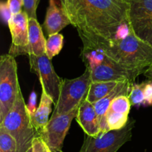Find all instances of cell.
Segmentation results:
<instances>
[{"instance_id":"obj_1","label":"cell","mask_w":152,"mask_h":152,"mask_svg":"<svg viewBox=\"0 0 152 152\" xmlns=\"http://www.w3.org/2000/svg\"><path fill=\"white\" fill-rule=\"evenodd\" d=\"M77 31L114 39L129 22V0H59Z\"/></svg>"},{"instance_id":"obj_2","label":"cell","mask_w":152,"mask_h":152,"mask_svg":"<svg viewBox=\"0 0 152 152\" xmlns=\"http://www.w3.org/2000/svg\"><path fill=\"white\" fill-rule=\"evenodd\" d=\"M77 31L84 47L96 49L121 65L146 69L152 64V46L136 37L132 28L126 36L114 39Z\"/></svg>"},{"instance_id":"obj_3","label":"cell","mask_w":152,"mask_h":152,"mask_svg":"<svg viewBox=\"0 0 152 152\" xmlns=\"http://www.w3.org/2000/svg\"><path fill=\"white\" fill-rule=\"evenodd\" d=\"M0 125L15 139L17 145L16 152H26L32 147L33 140L37 133L31 122L21 89L14 105Z\"/></svg>"},{"instance_id":"obj_4","label":"cell","mask_w":152,"mask_h":152,"mask_svg":"<svg viewBox=\"0 0 152 152\" xmlns=\"http://www.w3.org/2000/svg\"><path fill=\"white\" fill-rule=\"evenodd\" d=\"M91 82L90 71L87 69L80 77L62 80L59 99L55 104L51 118L66 114L80 107L86 100Z\"/></svg>"},{"instance_id":"obj_5","label":"cell","mask_w":152,"mask_h":152,"mask_svg":"<svg viewBox=\"0 0 152 152\" xmlns=\"http://www.w3.org/2000/svg\"><path fill=\"white\" fill-rule=\"evenodd\" d=\"M20 86L17 64L14 57L9 54L0 58V124L13 107Z\"/></svg>"},{"instance_id":"obj_6","label":"cell","mask_w":152,"mask_h":152,"mask_svg":"<svg viewBox=\"0 0 152 152\" xmlns=\"http://www.w3.org/2000/svg\"><path fill=\"white\" fill-rule=\"evenodd\" d=\"M135 121L129 119L120 130L101 132L96 137L87 135L80 152H117L125 143L132 139Z\"/></svg>"},{"instance_id":"obj_7","label":"cell","mask_w":152,"mask_h":152,"mask_svg":"<svg viewBox=\"0 0 152 152\" xmlns=\"http://www.w3.org/2000/svg\"><path fill=\"white\" fill-rule=\"evenodd\" d=\"M129 22L135 36L152 46V0H129Z\"/></svg>"},{"instance_id":"obj_8","label":"cell","mask_w":152,"mask_h":152,"mask_svg":"<svg viewBox=\"0 0 152 152\" xmlns=\"http://www.w3.org/2000/svg\"><path fill=\"white\" fill-rule=\"evenodd\" d=\"M88 70L90 71L92 82L129 80L131 83H134L135 79L140 75L144 74L145 71V69L125 66L112 61L105 55L100 63Z\"/></svg>"},{"instance_id":"obj_9","label":"cell","mask_w":152,"mask_h":152,"mask_svg":"<svg viewBox=\"0 0 152 152\" xmlns=\"http://www.w3.org/2000/svg\"><path fill=\"white\" fill-rule=\"evenodd\" d=\"M29 63L31 72L38 75L40 83L44 85L55 105L59 99L62 80L55 72L50 60L46 54L39 56L29 55Z\"/></svg>"},{"instance_id":"obj_10","label":"cell","mask_w":152,"mask_h":152,"mask_svg":"<svg viewBox=\"0 0 152 152\" xmlns=\"http://www.w3.org/2000/svg\"><path fill=\"white\" fill-rule=\"evenodd\" d=\"M78 109L79 107L66 114L54 118L50 117L47 125L39 134L53 152L62 151L64 139L69 130L71 122L77 116Z\"/></svg>"},{"instance_id":"obj_11","label":"cell","mask_w":152,"mask_h":152,"mask_svg":"<svg viewBox=\"0 0 152 152\" xmlns=\"http://www.w3.org/2000/svg\"><path fill=\"white\" fill-rule=\"evenodd\" d=\"M28 22L29 17L22 10L17 14L12 15L7 23L12 39L8 54L14 58L29 54Z\"/></svg>"},{"instance_id":"obj_12","label":"cell","mask_w":152,"mask_h":152,"mask_svg":"<svg viewBox=\"0 0 152 152\" xmlns=\"http://www.w3.org/2000/svg\"><path fill=\"white\" fill-rule=\"evenodd\" d=\"M131 107L129 95H118L111 101L105 117L108 131L120 130L126 126L129 120Z\"/></svg>"},{"instance_id":"obj_13","label":"cell","mask_w":152,"mask_h":152,"mask_svg":"<svg viewBox=\"0 0 152 152\" xmlns=\"http://www.w3.org/2000/svg\"><path fill=\"white\" fill-rule=\"evenodd\" d=\"M71 24L60 1L49 0V5L46 12L43 28L48 35L59 33L61 30Z\"/></svg>"},{"instance_id":"obj_14","label":"cell","mask_w":152,"mask_h":152,"mask_svg":"<svg viewBox=\"0 0 152 152\" xmlns=\"http://www.w3.org/2000/svg\"><path fill=\"white\" fill-rule=\"evenodd\" d=\"M75 119L86 135L96 137L101 133L100 123L96 110L93 104L86 99L79 107Z\"/></svg>"},{"instance_id":"obj_15","label":"cell","mask_w":152,"mask_h":152,"mask_svg":"<svg viewBox=\"0 0 152 152\" xmlns=\"http://www.w3.org/2000/svg\"><path fill=\"white\" fill-rule=\"evenodd\" d=\"M131 85L132 83L129 80H124L120 81L117 87L114 89L111 92H110L108 95L104 97L102 99L99 100L96 102L94 103L93 105L96 110V113L99 117V123H100L101 132H108L107 129L106 122H105V114H106L108 109L111 104V101L114 99L117 96L120 95H129L130 92Z\"/></svg>"},{"instance_id":"obj_16","label":"cell","mask_w":152,"mask_h":152,"mask_svg":"<svg viewBox=\"0 0 152 152\" xmlns=\"http://www.w3.org/2000/svg\"><path fill=\"white\" fill-rule=\"evenodd\" d=\"M42 86V95L40 99L39 105L36 110L35 113L31 116V122L37 133V135L39 134L42 130L45 127L48 121L49 115L51 113L52 104H54L53 99L47 93L45 86L42 83H40Z\"/></svg>"},{"instance_id":"obj_17","label":"cell","mask_w":152,"mask_h":152,"mask_svg":"<svg viewBox=\"0 0 152 152\" xmlns=\"http://www.w3.org/2000/svg\"><path fill=\"white\" fill-rule=\"evenodd\" d=\"M29 55H39L45 54L46 40L45 39L41 25L37 19L29 18L28 22Z\"/></svg>"},{"instance_id":"obj_18","label":"cell","mask_w":152,"mask_h":152,"mask_svg":"<svg viewBox=\"0 0 152 152\" xmlns=\"http://www.w3.org/2000/svg\"><path fill=\"white\" fill-rule=\"evenodd\" d=\"M120 82L114 80L91 82L86 99L91 104L96 102L112 92Z\"/></svg>"},{"instance_id":"obj_19","label":"cell","mask_w":152,"mask_h":152,"mask_svg":"<svg viewBox=\"0 0 152 152\" xmlns=\"http://www.w3.org/2000/svg\"><path fill=\"white\" fill-rule=\"evenodd\" d=\"M64 37L59 33L49 35L46 40L45 54L50 60L61 52L63 46Z\"/></svg>"},{"instance_id":"obj_20","label":"cell","mask_w":152,"mask_h":152,"mask_svg":"<svg viewBox=\"0 0 152 152\" xmlns=\"http://www.w3.org/2000/svg\"><path fill=\"white\" fill-rule=\"evenodd\" d=\"M16 150L17 145L15 139L0 125V152H16Z\"/></svg>"},{"instance_id":"obj_21","label":"cell","mask_w":152,"mask_h":152,"mask_svg":"<svg viewBox=\"0 0 152 152\" xmlns=\"http://www.w3.org/2000/svg\"><path fill=\"white\" fill-rule=\"evenodd\" d=\"M129 98L132 106L140 107L144 104V83H133L131 85Z\"/></svg>"},{"instance_id":"obj_22","label":"cell","mask_w":152,"mask_h":152,"mask_svg":"<svg viewBox=\"0 0 152 152\" xmlns=\"http://www.w3.org/2000/svg\"><path fill=\"white\" fill-rule=\"evenodd\" d=\"M40 0H23L24 11L29 18L37 19V10Z\"/></svg>"},{"instance_id":"obj_23","label":"cell","mask_w":152,"mask_h":152,"mask_svg":"<svg viewBox=\"0 0 152 152\" xmlns=\"http://www.w3.org/2000/svg\"><path fill=\"white\" fill-rule=\"evenodd\" d=\"M33 152H53L39 135L36 136L32 142Z\"/></svg>"},{"instance_id":"obj_24","label":"cell","mask_w":152,"mask_h":152,"mask_svg":"<svg viewBox=\"0 0 152 152\" xmlns=\"http://www.w3.org/2000/svg\"><path fill=\"white\" fill-rule=\"evenodd\" d=\"M143 106H152V80L144 81Z\"/></svg>"},{"instance_id":"obj_25","label":"cell","mask_w":152,"mask_h":152,"mask_svg":"<svg viewBox=\"0 0 152 152\" xmlns=\"http://www.w3.org/2000/svg\"><path fill=\"white\" fill-rule=\"evenodd\" d=\"M7 2L12 15L17 14L22 11V8L24 5L23 0H7Z\"/></svg>"},{"instance_id":"obj_26","label":"cell","mask_w":152,"mask_h":152,"mask_svg":"<svg viewBox=\"0 0 152 152\" xmlns=\"http://www.w3.org/2000/svg\"><path fill=\"white\" fill-rule=\"evenodd\" d=\"M37 95L35 91H32L29 96V100L28 103L27 104V108H28V113L30 116H32L35 113L37 110Z\"/></svg>"},{"instance_id":"obj_27","label":"cell","mask_w":152,"mask_h":152,"mask_svg":"<svg viewBox=\"0 0 152 152\" xmlns=\"http://www.w3.org/2000/svg\"><path fill=\"white\" fill-rule=\"evenodd\" d=\"M0 9H1V18H2L3 21L5 23H8L9 20L12 16V13L10 12L8 5H7V2L1 1V4H0Z\"/></svg>"},{"instance_id":"obj_28","label":"cell","mask_w":152,"mask_h":152,"mask_svg":"<svg viewBox=\"0 0 152 152\" xmlns=\"http://www.w3.org/2000/svg\"><path fill=\"white\" fill-rule=\"evenodd\" d=\"M144 75L149 80H152V64L145 69V72H144Z\"/></svg>"},{"instance_id":"obj_29","label":"cell","mask_w":152,"mask_h":152,"mask_svg":"<svg viewBox=\"0 0 152 152\" xmlns=\"http://www.w3.org/2000/svg\"><path fill=\"white\" fill-rule=\"evenodd\" d=\"M26 152H33V148H32V147H31V148H29V149H28V150Z\"/></svg>"},{"instance_id":"obj_30","label":"cell","mask_w":152,"mask_h":152,"mask_svg":"<svg viewBox=\"0 0 152 152\" xmlns=\"http://www.w3.org/2000/svg\"><path fill=\"white\" fill-rule=\"evenodd\" d=\"M55 152H63L62 151H55Z\"/></svg>"}]
</instances>
